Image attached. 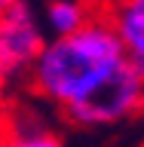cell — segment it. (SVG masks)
<instances>
[{
  "label": "cell",
  "instance_id": "cell-1",
  "mask_svg": "<svg viewBox=\"0 0 144 147\" xmlns=\"http://www.w3.org/2000/svg\"><path fill=\"white\" fill-rule=\"evenodd\" d=\"M123 61H126V52L114 28L107 25L104 16H98L89 18L71 37L46 40V46L31 64V86L46 101L68 107L80 101L92 86H98Z\"/></svg>",
  "mask_w": 144,
  "mask_h": 147
},
{
  "label": "cell",
  "instance_id": "cell-2",
  "mask_svg": "<svg viewBox=\"0 0 144 147\" xmlns=\"http://www.w3.org/2000/svg\"><path fill=\"white\" fill-rule=\"evenodd\" d=\"M141 107H144V83L126 58L98 86H92L80 101L68 104L64 113L77 126L98 129V126H114V123L135 117Z\"/></svg>",
  "mask_w": 144,
  "mask_h": 147
},
{
  "label": "cell",
  "instance_id": "cell-3",
  "mask_svg": "<svg viewBox=\"0 0 144 147\" xmlns=\"http://www.w3.org/2000/svg\"><path fill=\"white\" fill-rule=\"evenodd\" d=\"M43 46L46 34L34 16L31 0H16L9 9L0 12V71L6 83L31 71V64Z\"/></svg>",
  "mask_w": 144,
  "mask_h": 147
},
{
  "label": "cell",
  "instance_id": "cell-4",
  "mask_svg": "<svg viewBox=\"0 0 144 147\" xmlns=\"http://www.w3.org/2000/svg\"><path fill=\"white\" fill-rule=\"evenodd\" d=\"M107 25L114 28L129 64L144 83V0H117L110 6Z\"/></svg>",
  "mask_w": 144,
  "mask_h": 147
},
{
  "label": "cell",
  "instance_id": "cell-5",
  "mask_svg": "<svg viewBox=\"0 0 144 147\" xmlns=\"http://www.w3.org/2000/svg\"><path fill=\"white\" fill-rule=\"evenodd\" d=\"M89 9L80 0H49L46 3V28L52 37H71L89 22Z\"/></svg>",
  "mask_w": 144,
  "mask_h": 147
},
{
  "label": "cell",
  "instance_id": "cell-6",
  "mask_svg": "<svg viewBox=\"0 0 144 147\" xmlns=\"http://www.w3.org/2000/svg\"><path fill=\"white\" fill-rule=\"evenodd\" d=\"M12 147H64V141L49 129H22L9 135Z\"/></svg>",
  "mask_w": 144,
  "mask_h": 147
},
{
  "label": "cell",
  "instance_id": "cell-7",
  "mask_svg": "<svg viewBox=\"0 0 144 147\" xmlns=\"http://www.w3.org/2000/svg\"><path fill=\"white\" fill-rule=\"evenodd\" d=\"M3 98H6V77L0 71V107H3Z\"/></svg>",
  "mask_w": 144,
  "mask_h": 147
},
{
  "label": "cell",
  "instance_id": "cell-8",
  "mask_svg": "<svg viewBox=\"0 0 144 147\" xmlns=\"http://www.w3.org/2000/svg\"><path fill=\"white\" fill-rule=\"evenodd\" d=\"M12 3H16V0H0V12H3V9H9Z\"/></svg>",
  "mask_w": 144,
  "mask_h": 147
},
{
  "label": "cell",
  "instance_id": "cell-9",
  "mask_svg": "<svg viewBox=\"0 0 144 147\" xmlns=\"http://www.w3.org/2000/svg\"><path fill=\"white\" fill-rule=\"evenodd\" d=\"M0 147H12V141H9V135H3V138H0Z\"/></svg>",
  "mask_w": 144,
  "mask_h": 147
},
{
  "label": "cell",
  "instance_id": "cell-10",
  "mask_svg": "<svg viewBox=\"0 0 144 147\" xmlns=\"http://www.w3.org/2000/svg\"><path fill=\"white\" fill-rule=\"evenodd\" d=\"M3 135H6V129H3V123H0V138H3Z\"/></svg>",
  "mask_w": 144,
  "mask_h": 147
}]
</instances>
